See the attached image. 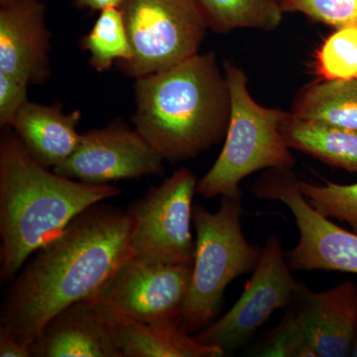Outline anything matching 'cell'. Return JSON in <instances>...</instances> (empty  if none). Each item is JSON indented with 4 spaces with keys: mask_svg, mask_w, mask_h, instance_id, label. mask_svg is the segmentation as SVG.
<instances>
[{
    "mask_svg": "<svg viewBox=\"0 0 357 357\" xmlns=\"http://www.w3.org/2000/svg\"><path fill=\"white\" fill-rule=\"evenodd\" d=\"M130 256L126 211L102 203L86 208L11 280L0 328L30 347L56 314L98 295Z\"/></svg>",
    "mask_w": 357,
    "mask_h": 357,
    "instance_id": "cell-1",
    "label": "cell"
},
{
    "mask_svg": "<svg viewBox=\"0 0 357 357\" xmlns=\"http://www.w3.org/2000/svg\"><path fill=\"white\" fill-rule=\"evenodd\" d=\"M114 185L59 175L32 158L13 129L0 140V278L13 280L35 252L86 208L119 196Z\"/></svg>",
    "mask_w": 357,
    "mask_h": 357,
    "instance_id": "cell-2",
    "label": "cell"
},
{
    "mask_svg": "<svg viewBox=\"0 0 357 357\" xmlns=\"http://www.w3.org/2000/svg\"><path fill=\"white\" fill-rule=\"evenodd\" d=\"M134 128L164 161L195 158L227 135L230 93L215 54H197L135 83Z\"/></svg>",
    "mask_w": 357,
    "mask_h": 357,
    "instance_id": "cell-3",
    "label": "cell"
},
{
    "mask_svg": "<svg viewBox=\"0 0 357 357\" xmlns=\"http://www.w3.org/2000/svg\"><path fill=\"white\" fill-rule=\"evenodd\" d=\"M243 197L222 196L215 213L199 204L192 210L196 250L180 314L183 326L191 335L210 325L227 286L241 275L253 272L261 257L262 248L249 243L243 234Z\"/></svg>",
    "mask_w": 357,
    "mask_h": 357,
    "instance_id": "cell-4",
    "label": "cell"
},
{
    "mask_svg": "<svg viewBox=\"0 0 357 357\" xmlns=\"http://www.w3.org/2000/svg\"><path fill=\"white\" fill-rule=\"evenodd\" d=\"M230 93V117L222 152L198 182L197 192L204 198L236 196L241 181L262 169L291 170L295 159L282 136L285 112L267 109L249 93L243 69L225 63Z\"/></svg>",
    "mask_w": 357,
    "mask_h": 357,
    "instance_id": "cell-5",
    "label": "cell"
},
{
    "mask_svg": "<svg viewBox=\"0 0 357 357\" xmlns=\"http://www.w3.org/2000/svg\"><path fill=\"white\" fill-rule=\"evenodd\" d=\"M121 10L132 57L117 66L135 79L197 55L210 28L197 0H124Z\"/></svg>",
    "mask_w": 357,
    "mask_h": 357,
    "instance_id": "cell-6",
    "label": "cell"
},
{
    "mask_svg": "<svg viewBox=\"0 0 357 357\" xmlns=\"http://www.w3.org/2000/svg\"><path fill=\"white\" fill-rule=\"evenodd\" d=\"M198 180L181 168L129 204L131 255L147 264L194 265L192 199Z\"/></svg>",
    "mask_w": 357,
    "mask_h": 357,
    "instance_id": "cell-7",
    "label": "cell"
},
{
    "mask_svg": "<svg viewBox=\"0 0 357 357\" xmlns=\"http://www.w3.org/2000/svg\"><path fill=\"white\" fill-rule=\"evenodd\" d=\"M306 287L294 277L281 239L268 237L261 257L243 294L227 314L194 337L225 354L241 349L277 310L287 309Z\"/></svg>",
    "mask_w": 357,
    "mask_h": 357,
    "instance_id": "cell-8",
    "label": "cell"
},
{
    "mask_svg": "<svg viewBox=\"0 0 357 357\" xmlns=\"http://www.w3.org/2000/svg\"><path fill=\"white\" fill-rule=\"evenodd\" d=\"M256 198L287 206L299 230V241L285 251L293 271L326 270L357 275V232L338 227L307 201L292 171L270 169L255 185Z\"/></svg>",
    "mask_w": 357,
    "mask_h": 357,
    "instance_id": "cell-9",
    "label": "cell"
},
{
    "mask_svg": "<svg viewBox=\"0 0 357 357\" xmlns=\"http://www.w3.org/2000/svg\"><path fill=\"white\" fill-rule=\"evenodd\" d=\"M192 274V265L147 264L132 255L95 296L114 323L181 319Z\"/></svg>",
    "mask_w": 357,
    "mask_h": 357,
    "instance_id": "cell-10",
    "label": "cell"
},
{
    "mask_svg": "<svg viewBox=\"0 0 357 357\" xmlns=\"http://www.w3.org/2000/svg\"><path fill=\"white\" fill-rule=\"evenodd\" d=\"M164 160L135 128L114 121L82 134L76 151L53 169L66 178L107 185L114 181L161 175Z\"/></svg>",
    "mask_w": 357,
    "mask_h": 357,
    "instance_id": "cell-11",
    "label": "cell"
},
{
    "mask_svg": "<svg viewBox=\"0 0 357 357\" xmlns=\"http://www.w3.org/2000/svg\"><path fill=\"white\" fill-rule=\"evenodd\" d=\"M50 38L41 0H15L0 6V72L27 84L51 76Z\"/></svg>",
    "mask_w": 357,
    "mask_h": 357,
    "instance_id": "cell-12",
    "label": "cell"
},
{
    "mask_svg": "<svg viewBox=\"0 0 357 357\" xmlns=\"http://www.w3.org/2000/svg\"><path fill=\"white\" fill-rule=\"evenodd\" d=\"M33 357H123L117 325L95 298L56 314L30 345Z\"/></svg>",
    "mask_w": 357,
    "mask_h": 357,
    "instance_id": "cell-13",
    "label": "cell"
},
{
    "mask_svg": "<svg viewBox=\"0 0 357 357\" xmlns=\"http://www.w3.org/2000/svg\"><path fill=\"white\" fill-rule=\"evenodd\" d=\"M318 357L351 356L357 328V285L344 281L330 290L305 287L292 303Z\"/></svg>",
    "mask_w": 357,
    "mask_h": 357,
    "instance_id": "cell-14",
    "label": "cell"
},
{
    "mask_svg": "<svg viewBox=\"0 0 357 357\" xmlns=\"http://www.w3.org/2000/svg\"><path fill=\"white\" fill-rule=\"evenodd\" d=\"M81 117L79 110L65 114L62 103L27 102L11 128L33 159L54 169L70 158L79 146L82 134L77 126Z\"/></svg>",
    "mask_w": 357,
    "mask_h": 357,
    "instance_id": "cell-15",
    "label": "cell"
},
{
    "mask_svg": "<svg viewBox=\"0 0 357 357\" xmlns=\"http://www.w3.org/2000/svg\"><path fill=\"white\" fill-rule=\"evenodd\" d=\"M119 347L123 357H222L218 347L199 342L188 333L181 319L117 325Z\"/></svg>",
    "mask_w": 357,
    "mask_h": 357,
    "instance_id": "cell-16",
    "label": "cell"
},
{
    "mask_svg": "<svg viewBox=\"0 0 357 357\" xmlns=\"http://www.w3.org/2000/svg\"><path fill=\"white\" fill-rule=\"evenodd\" d=\"M280 130L286 145L328 164L357 173V131L304 121L285 112Z\"/></svg>",
    "mask_w": 357,
    "mask_h": 357,
    "instance_id": "cell-17",
    "label": "cell"
},
{
    "mask_svg": "<svg viewBox=\"0 0 357 357\" xmlns=\"http://www.w3.org/2000/svg\"><path fill=\"white\" fill-rule=\"evenodd\" d=\"M304 121L357 131V79L326 81L302 89L292 112Z\"/></svg>",
    "mask_w": 357,
    "mask_h": 357,
    "instance_id": "cell-18",
    "label": "cell"
},
{
    "mask_svg": "<svg viewBox=\"0 0 357 357\" xmlns=\"http://www.w3.org/2000/svg\"><path fill=\"white\" fill-rule=\"evenodd\" d=\"M218 33L236 29L271 31L280 25L283 13L277 0H197Z\"/></svg>",
    "mask_w": 357,
    "mask_h": 357,
    "instance_id": "cell-19",
    "label": "cell"
},
{
    "mask_svg": "<svg viewBox=\"0 0 357 357\" xmlns=\"http://www.w3.org/2000/svg\"><path fill=\"white\" fill-rule=\"evenodd\" d=\"M82 48L89 53V64L98 72L109 70L115 61L128 62L132 57L126 23L121 8L100 11Z\"/></svg>",
    "mask_w": 357,
    "mask_h": 357,
    "instance_id": "cell-20",
    "label": "cell"
},
{
    "mask_svg": "<svg viewBox=\"0 0 357 357\" xmlns=\"http://www.w3.org/2000/svg\"><path fill=\"white\" fill-rule=\"evenodd\" d=\"M316 67L326 81L357 79V26L335 29L317 53Z\"/></svg>",
    "mask_w": 357,
    "mask_h": 357,
    "instance_id": "cell-21",
    "label": "cell"
},
{
    "mask_svg": "<svg viewBox=\"0 0 357 357\" xmlns=\"http://www.w3.org/2000/svg\"><path fill=\"white\" fill-rule=\"evenodd\" d=\"M299 188L319 213L347 222L357 232V183L340 185L326 181V184L319 185L299 181Z\"/></svg>",
    "mask_w": 357,
    "mask_h": 357,
    "instance_id": "cell-22",
    "label": "cell"
},
{
    "mask_svg": "<svg viewBox=\"0 0 357 357\" xmlns=\"http://www.w3.org/2000/svg\"><path fill=\"white\" fill-rule=\"evenodd\" d=\"M252 356L318 357L292 305L287 307L280 323L265 335Z\"/></svg>",
    "mask_w": 357,
    "mask_h": 357,
    "instance_id": "cell-23",
    "label": "cell"
},
{
    "mask_svg": "<svg viewBox=\"0 0 357 357\" xmlns=\"http://www.w3.org/2000/svg\"><path fill=\"white\" fill-rule=\"evenodd\" d=\"M282 13L305 14L338 28L357 26V0H277Z\"/></svg>",
    "mask_w": 357,
    "mask_h": 357,
    "instance_id": "cell-24",
    "label": "cell"
},
{
    "mask_svg": "<svg viewBox=\"0 0 357 357\" xmlns=\"http://www.w3.org/2000/svg\"><path fill=\"white\" fill-rule=\"evenodd\" d=\"M28 84L0 72V126L13 128L21 109L29 102Z\"/></svg>",
    "mask_w": 357,
    "mask_h": 357,
    "instance_id": "cell-25",
    "label": "cell"
},
{
    "mask_svg": "<svg viewBox=\"0 0 357 357\" xmlns=\"http://www.w3.org/2000/svg\"><path fill=\"white\" fill-rule=\"evenodd\" d=\"M0 356L31 357L30 347L21 342L11 333L0 328Z\"/></svg>",
    "mask_w": 357,
    "mask_h": 357,
    "instance_id": "cell-26",
    "label": "cell"
},
{
    "mask_svg": "<svg viewBox=\"0 0 357 357\" xmlns=\"http://www.w3.org/2000/svg\"><path fill=\"white\" fill-rule=\"evenodd\" d=\"M124 0H74L79 8H88L93 11H102L109 8H121Z\"/></svg>",
    "mask_w": 357,
    "mask_h": 357,
    "instance_id": "cell-27",
    "label": "cell"
},
{
    "mask_svg": "<svg viewBox=\"0 0 357 357\" xmlns=\"http://www.w3.org/2000/svg\"><path fill=\"white\" fill-rule=\"evenodd\" d=\"M351 356L357 357V328H356V337H354V347H352Z\"/></svg>",
    "mask_w": 357,
    "mask_h": 357,
    "instance_id": "cell-28",
    "label": "cell"
},
{
    "mask_svg": "<svg viewBox=\"0 0 357 357\" xmlns=\"http://www.w3.org/2000/svg\"><path fill=\"white\" fill-rule=\"evenodd\" d=\"M13 1H15V0H0V6H6V4L11 3Z\"/></svg>",
    "mask_w": 357,
    "mask_h": 357,
    "instance_id": "cell-29",
    "label": "cell"
}]
</instances>
